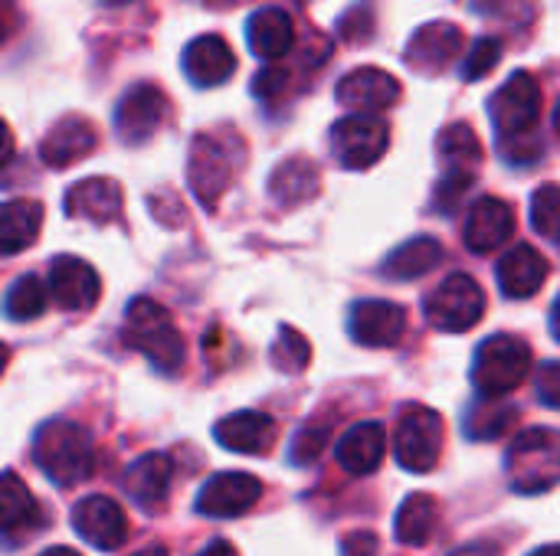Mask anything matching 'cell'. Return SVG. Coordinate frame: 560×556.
<instances>
[{"label": "cell", "instance_id": "f6af8a7d", "mask_svg": "<svg viewBox=\"0 0 560 556\" xmlns=\"http://www.w3.org/2000/svg\"><path fill=\"white\" fill-rule=\"evenodd\" d=\"M39 556H79L75 551H69V547H49V551H43Z\"/></svg>", "mask_w": 560, "mask_h": 556}, {"label": "cell", "instance_id": "7c38bea8", "mask_svg": "<svg viewBox=\"0 0 560 556\" xmlns=\"http://www.w3.org/2000/svg\"><path fill=\"white\" fill-rule=\"evenodd\" d=\"M72 531L95 551H121L128 544V518L108 495H89L72 508Z\"/></svg>", "mask_w": 560, "mask_h": 556}, {"label": "cell", "instance_id": "f546056e", "mask_svg": "<svg viewBox=\"0 0 560 556\" xmlns=\"http://www.w3.org/2000/svg\"><path fill=\"white\" fill-rule=\"evenodd\" d=\"M443 262V246L433 236H413L410 242H404L400 249H394L387 256V275L400 279V282H413L427 272H433Z\"/></svg>", "mask_w": 560, "mask_h": 556}, {"label": "cell", "instance_id": "4fadbf2b", "mask_svg": "<svg viewBox=\"0 0 560 556\" xmlns=\"http://www.w3.org/2000/svg\"><path fill=\"white\" fill-rule=\"evenodd\" d=\"M49 295L62 311H92L102 298L98 272L75 256H56L49 262Z\"/></svg>", "mask_w": 560, "mask_h": 556}, {"label": "cell", "instance_id": "ac0fdd59", "mask_svg": "<svg viewBox=\"0 0 560 556\" xmlns=\"http://www.w3.org/2000/svg\"><path fill=\"white\" fill-rule=\"evenodd\" d=\"M213 439L226 449V452H240V456H266L276 439H279V426L272 416L259 413V410H243L233 416H223L213 429Z\"/></svg>", "mask_w": 560, "mask_h": 556}, {"label": "cell", "instance_id": "ffe728a7", "mask_svg": "<svg viewBox=\"0 0 560 556\" xmlns=\"http://www.w3.org/2000/svg\"><path fill=\"white\" fill-rule=\"evenodd\" d=\"M62 206L72 220H89L95 226H105L121 216V187L112 177H85L66 190Z\"/></svg>", "mask_w": 560, "mask_h": 556}, {"label": "cell", "instance_id": "d6986e66", "mask_svg": "<svg viewBox=\"0 0 560 556\" xmlns=\"http://www.w3.org/2000/svg\"><path fill=\"white\" fill-rule=\"evenodd\" d=\"M98 144V131L89 118H79V115H69L62 121H56L46 138L39 141V157L46 167H72L75 161L89 157Z\"/></svg>", "mask_w": 560, "mask_h": 556}, {"label": "cell", "instance_id": "4316f807", "mask_svg": "<svg viewBox=\"0 0 560 556\" xmlns=\"http://www.w3.org/2000/svg\"><path fill=\"white\" fill-rule=\"evenodd\" d=\"M318 184H322V174L318 167L308 161V157H289L282 161L272 177H269V197L279 203V206H302L308 203L315 193H318Z\"/></svg>", "mask_w": 560, "mask_h": 556}, {"label": "cell", "instance_id": "8992f818", "mask_svg": "<svg viewBox=\"0 0 560 556\" xmlns=\"http://www.w3.org/2000/svg\"><path fill=\"white\" fill-rule=\"evenodd\" d=\"M489 115L499 141L535 138L541 118V85L532 72L518 69L505 79V85L489 98Z\"/></svg>", "mask_w": 560, "mask_h": 556}, {"label": "cell", "instance_id": "2e32d148", "mask_svg": "<svg viewBox=\"0 0 560 556\" xmlns=\"http://www.w3.org/2000/svg\"><path fill=\"white\" fill-rule=\"evenodd\" d=\"M348 331L361 347H394L407 331V311L394 301L364 298L351 305Z\"/></svg>", "mask_w": 560, "mask_h": 556}, {"label": "cell", "instance_id": "44dd1931", "mask_svg": "<svg viewBox=\"0 0 560 556\" xmlns=\"http://www.w3.org/2000/svg\"><path fill=\"white\" fill-rule=\"evenodd\" d=\"M512 233H515V213L499 197H479L466 216V226H463L466 246L479 256L499 249Z\"/></svg>", "mask_w": 560, "mask_h": 556}, {"label": "cell", "instance_id": "b9f144b4", "mask_svg": "<svg viewBox=\"0 0 560 556\" xmlns=\"http://www.w3.org/2000/svg\"><path fill=\"white\" fill-rule=\"evenodd\" d=\"M453 556H502V551L492 544V541H476V544H466L459 547Z\"/></svg>", "mask_w": 560, "mask_h": 556}, {"label": "cell", "instance_id": "9a60e30c", "mask_svg": "<svg viewBox=\"0 0 560 556\" xmlns=\"http://www.w3.org/2000/svg\"><path fill=\"white\" fill-rule=\"evenodd\" d=\"M335 98L351 108V115H377L400 98V82L377 66H361L338 82Z\"/></svg>", "mask_w": 560, "mask_h": 556}, {"label": "cell", "instance_id": "681fc988", "mask_svg": "<svg viewBox=\"0 0 560 556\" xmlns=\"http://www.w3.org/2000/svg\"><path fill=\"white\" fill-rule=\"evenodd\" d=\"M555 128H558V134H560V102H558V108H555Z\"/></svg>", "mask_w": 560, "mask_h": 556}, {"label": "cell", "instance_id": "d6a6232c", "mask_svg": "<svg viewBox=\"0 0 560 556\" xmlns=\"http://www.w3.org/2000/svg\"><path fill=\"white\" fill-rule=\"evenodd\" d=\"M308 360H312V344L305 341V334L295 331V328H289V324L279 328L276 344H272V364H276V370L299 374V370L308 367Z\"/></svg>", "mask_w": 560, "mask_h": 556}, {"label": "cell", "instance_id": "ba28073f", "mask_svg": "<svg viewBox=\"0 0 560 556\" xmlns=\"http://www.w3.org/2000/svg\"><path fill=\"white\" fill-rule=\"evenodd\" d=\"M443 439H446V426L443 416L427 410V406H413L400 416L397 433H394V456L400 462V469L427 475L436 469L440 456H443Z\"/></svg>", "mask_w": 560, "mask_h": 556}, {"label": "cell", "instance_id": "83f0119b", "mask_svg": "<svg viewBox=\"0 0 560 556\" xmlns=\"http://www.w3.org/2000/svg\"><path fill=\"white\" fill-rule=\"evenodd\" d=\"M43 229V203L39 200H7L0 210V249L3 256H16L26 246H33V239Z\"/></svg>", "mask_w": 560, "mask_h": 556}, {"label": "cell", "instance_id": "e0dca14e", "mask_svg": "<svg viewBox=\"0 0 560 556\" xmlns=\"http://www.w3.org/2000/svg\"><path fill=\"white\" fill-rule=\"evenodd\" d=\"M180 66L197 88H217L236 72V52L220 33H203L184 46Z\"/></svg>", "mask_w": 560, "mask_h": 556}, {"label": "cell", "instance_id": "6da1fadb", "mask_svg": "<svg viewBox=\"0 0 560 556\" xmlns=\"http://www.w3.org/2000/svg\"><path fill=\"white\" fill-rule=\"evenodd\" d=\"M33 462L49 482L62 488L85 482L95 465L92 436L79 423H66V419L46 423L33 436Z\"/></svg>", "mask_w": 560, "mask_h": 556}, {"label": "cell", "instance_id": "d4e9b609", "mask_svg": "<svg viewBox=\"0 0 560 556\" xmlns=\"http://www.w3.org/2000/svg\"><path fill=\"white\" fill-rule=\"evenodd\" d=\"M246 43L259 59H282L295 46V23L279 7H262L246 20Z\"/></svg>", "mask_w": 560, "mask_h": 556}, {"label": "cell", "instance_id": "ab89813d", "mask_svg": "<svg viewBox=\"0 0 560 556\" xmlns=\"http://www.w3.org/2000/svg\"><path fill=\"white\" fill-rule=\"evenodd\" d=\"M538 400L551 410H560V360H551L538 370Z\"/></svg>", "mask_w": 560, "mask_h": 556}, {"label": "cell", "instance_id": "8d00e7d4", "mask_svg": "<svg viewBox=\"0 0 560 556\" xmlns=\"http://www.w3.org/2000/svg\"><path fill=\"white\" fill-rule=\"evenodd\" d=\"M502 56H505L502 39H495V36H479V39L472 43L469 56L463 59L459 75H463L466 82H479V79H486V75L502 62Z\"/></svg>", "mask_w": 560, "mask_h": 556}, {"label": "cell", "instance_id": "7402d4cb", "mask_svg": "<svg viewBox=\"0 0 560 556\" xmlns=\"http://www.w3.org/2000/svg\"><path fill=\"white\" fill-rule=\"evenodd\" d=\"M548 275H551L548 259L535 246H528V242L509 249L502 256L499 269H495L499 288L505 292V298H515V301L518 298H535L545 288Z\"/></svg>", "mask_w": 560, "mask_h": 556}, {"label": "cell", "instance_id": "cb8c5ba5", "mask_svg": "<svg viewBox=\"0 0 560 556\" xmlns=\"http://www.w3.org/2000/svg\"><path fill=\"white\" fill-rule=\"evenodd\" d=\"M387 456V433L381 423H358L338 442V465L348 475H374Z\"/></svg>", "mask_w": 560, "mask_h": 556}, {"label": "cell", "instance_id": "9c48e42d", "mask_svg": "<svg viewBox=\"0 0 560 556\" xmlns=\"http://www.w3.org/2000/svg\"><path fill=\"white\" fill-rule=\"evenodd\" d=\"M236 174V161L230 144H223L217 134L200 131L190 141V157H187V180L194 197L200 200V206L217 210L220 197L230 190Z\"/></svg>", "mask_w": 560, "mask_h": 556}, {"label": "cell", "instance_id": "f35d334b", "mask_svg": "<svg viewBox=\"0 0 560 556\" xmlns=\"http://www.w3.org/2000/svg\"><path fill=\"white\" fill-rule=\"evenodd\" d=\"M289 88V72L282 66H269L253 79V95L259 98H279Z\"/></svg>", "mask_w": 560, "mask_h": 556}, {"label": "cell", "instance_id": "603a6c76", "mask_svg": "<svg viewBox=\"0 0 560 556\" xmlns=\"http://www.w3.org/2000/svg\"><path fill=\"white\" fill-rule=\"evenodd\" d=\"M466 46V33L450 23V20H433L427 26H420L413 36H410V46H407V59L427 72H436L443 66H450Z\"/></svg>", "mask_w": 560, "mask_h": 556}, {"label": "cell", "instance_id": "30bf717a", "mask_svg": "<svg viewBox=\"0 0 560 556\" xmlns=\"http://www.w3.org/2000/svg\"><path fill=\"white\" fill-rule=\"evenodd\" d=\"M390 144V128L381 115H348L331 128V151L341 167L368 170L374 167Z\"/></svg>", "mask_w": 560, "mask_h": 556}, {"label": "cell", "instance_id": "1f68e13d", "mask_svg": "<svg viewBox=\"0 0 560 556\" xmlns=\"http://www.w3.org/2000/svg\"><path fill=\"white\" fill-rule=\"evenodd\" d=\"M3 311L10 321H33L46 311V288L36 275H20L3 301Z\"/></svg>", "mask_w": 560, "mask_h": 556}, {"label": "cell", "instance_id": "8fae6325", "mask_svg": "<svg viewBox=\"0 0 560 556\" xmlns=\"http://www.w3.org/2000/svg\"><path fill=\"white\" fill-rule=\"evenodd\" d=\"M167 115H171L167 95L151 82H138L115 105V134L121 138V144L131 147L148 144L164 128Z\"/></svg>", "mask_w": 560, "mask_h": 556}, {"label": "cell", "instance_id": "d590c367", "mask_svg": "<svg viewBox=\"0 0 560 556\" xmlns=\"http://www.w3.org/2000/svg\"><path fill=\"white\" fill-rule=\"evenodd\" d=\"M328 436H331V429L325 426V423H305L295 436H292V446H289V462L295 465V469H308V465H315L318 459H322V452H325V446H328Z\"/></svg>", "mask_w": 560, "mask_h": 556}, {"label": "cell", "instance_id": "484cf974", "mask_svg": "<svg viewBox=\"0 0 560 556\" xmlns=\"http://www.w3.org/2000/svg\"><path fill=\"white\" fill-rule=\"evenodd\" d=\"M171 478H174V465L167 456L161 452H148L141 459H135L125 472V492L131 495L135 505L141 508H154L167 498L171 492Z\"/></svg>", "mask_w": 560, "mask_h": 556}, {"label": "cell", "instance_id": "7a4b0ae2", "mask_svg": "<svg viewBox=\"0 0 560 556\" xmlns=\"http://www.w3.org/2000/svg\"><path fill=\"white\" fill-rule=\"evenodd\" d=\"M125 341L144 354L151 360V367H158L164 377H174L184 360H187V347H184V334L174 328L167 308H161L151 298H135L125 311Z\"/></svg>", "mask_w": 560, "mask_h": 556}, {"label": "cell", "instance_id": "5b68a950", "mask_svg": "<svg viewBox=\"0 0 560 556\" xmlns=\"http://www.w3.org/2000/svg\"><path fill=\"white\" fill-rule=\"evenodd\" d=\"M436 157L443 164V180L436 187V203L443 206V200H446V210H453L456 197H463L472 187V180L479 177V167H482L479 134L466 121L446 125L440 131V138H436Z\"/></svg>", "mask_w": 560, "mask_h": 556}, {"label": "cell", "instance_id": "3957f363", "mask_svg": "<svg viewBox=\"0 0 560 556\" xmlns=\"http://www.w3.org/2000/svg\"><path fill=\"white\" fill-rule=\"evenodd\" d=\"M509 485L518 495H541L560 485V433L558 429H525L515 436L505 456Z\"/></svg>", "mask_w": 560, "mask_h": 556}, {"label": "cell", "instance_id": "ee69618b", "mask_svg": "<svg viewBox=\"0 0 560 556\" xmlns=\"http://www.w3.org/2000/svg\"><path fill=\"white\" fill-rule=\"evenodd\" d=\"M551 334L560 341V298L555 301V308H551Z\"/></svg>", "mask_w": 560, "mask_h": 556}, {"label": "cell", "instance_id": "c3c4849f", "mask_svg": "<svg viewBox=\"0 0 560 556\" xmlns=\"http://www.w3.org/2000/svg\"><path fill=\"white\" fill-rule=\"evenodd\" d=\"M102 3H108V7H121V3H131V0H102Z\"/></svg>", "mask_w": 560, "mask_h": 556}, {"label": "cell", "instance_id": "7bdbcfd3", "mask_svg": "<svg viewBox=\"0 0 560 556\" xmlns=\"http://www.w3.org/2000/svg\"><path fill=\"white\" fill-rule=\"evenodd\" d=\"M200 556H240V554H236V547H233L230 541H213V544H210V547H207Z\"/></svg>", "mask_w": 560, "mask_h": 556}, {"label": "cell", "instance_id": "74e56055", "mask_svg": "<svg viewBox=\"0 0 560 556\" xmlns=\"http://www.w3.org/2000/svg\"><path fill=\"white\" fill-rule=\"evenodd\" d=\"M338 33L351 46H361L374 33V3L371 0H358L354 7H348L345 16L338 20Z\"/></svg>", "mask_w": 560, "mask_h": 556}, {"label": "cell", "instance_id": "f1b7e54d", "mask_svg": "<svg viewBox=\"0 0 560 556\" xmlns=\"http://www.w3.org/2000/svg\"><path fill=\"white\" fill-rule=\"evenodd\" d=\"M440 521V505L433 495H410L394 521V534L404 547H427Z\"/></svg>", "mask_w": 560, "mask_h": 556}, {"label": "cell", "instance_id": "4dcf8cb0", "mask_svg": "<svg viewBox=\"0 0 560 556\" xmlns=\"http://www.w3.org/2000/svg\"><path fill=\"white\" fill-rule=\"evenodd\" d=\"M0 521H3V531L7 534L23 531V528H33L39 521V508H36L30 488L16 478V472H7L3 475V488H0Z\"/></svg>", "mask_w": 560, "mask_h": 556}, {"label": "cell", "instance_id": "52a82bcc", "mask_svg": "<svg viewBox=\"0 0 560 556\" xmlns=\"http://www.w3.org/2000/svg\"><path fill=\"white\" fill-rule=\"evenodd\" d=\"M423 311H427V321L436 331L463 334V331H469V328H476L482 321V315H486V292H482V285L472 275L456 272L427 298Z\"/></svg>", "mask_w": 560, "mask_h": 556}, {"label": "cell", "instance_id": "277c9868", "mask_svg": "<svg viewBox=\"0 0 560 556\" xmlns=\"http://www.w3.org/2000/svg\"><path fill=\"white\" fill-rule=\"evenodd\" d=\"M532 374V347L515 334H492L472 360V387L482 400H502Z\"/></svg>", "mask_w": 560, "mask_h": 556}, {"label": "cell", "instance_id": "e575fe53", "mask_svg": "<svg viewBox=\"0 0 560 556\" xmlns=\"http://www.w3.org/2000/svg\"><path fill=\"white\" fill-rule=\"evenodd\" d=\"M515 419H518V410L499 406V400H492V410H476V413H469V419H466V436H469V439H479V442H489V439H499L502 433H509Z\"/></svg>", "mask_w": 560, "mask_h": 556}, {"label": "cell", "instance_id": "60d3db41", "mask_svg": "<svg viewBox=\"0 0 560 556\" xmlns=\"http://www.w3.org/2000/svg\"><path fill=\"white\" fill-rule=\"evenodd\" d=\"M377 554V537L371 531H354L341 541V556H374Z\"/></svg>", "mask_w": 560, "mask_h": 556}, {"label": "cell", "instance_id": "7dc6e473", "mask_svg": "<svg viewBox=\"0 0 560 556\" xmlns=\"http://www.w3.org/2000/svg\"><path fill=\"white\" fill-rule=\"evenodd\" d=\"M469 3H472L476 10H492V7H495L499 0H469Z\"/></svg>", "mask_w": 560, "mask_h": 556}, {"label": "cell", "instance_id": "5bb4252c", "mask_svg": "<svg viewBox=\"0 0 560 556\" xmlns=\"http://www.w3.org/2000/svg\"><path fill=\"white\" fill-rule=\"evenodd\" d=\"M262 498V482L249 472H220L213 475L200 495L197 511L203 518H240Z\"/></svg>", "mask_w": 560, "mask_h": 556}, {"label": "cell", "instance_id": "bcb514c9", "mask_svg": "<svg viewBox=\"0 0 560 556\" xmlns=\"http://www.w3.org/2000/svg\"><path fill=\"white\" fill-rule=\"evenodd\" d=\"M532 556H560V544H551V547H541V551H535Z\"/></svg>", "mask_w": 560, "mask_h": 556}, {"label": "cell", "instance_id": "836d02e7", "mask_svg": "<svg viewBox=\"0 0 560 556\" xmlns=\"http://www.w3.org/2000/svg\"><path fill=\"white\" fill-rule=\"evenodd\" d=\"M532 226L535 233H541L545 239L560 242V187L558 184H545L535 190L532 197Z\"/></svg>", "mask_w": 560, "mask_h": 556}]
</instances>
